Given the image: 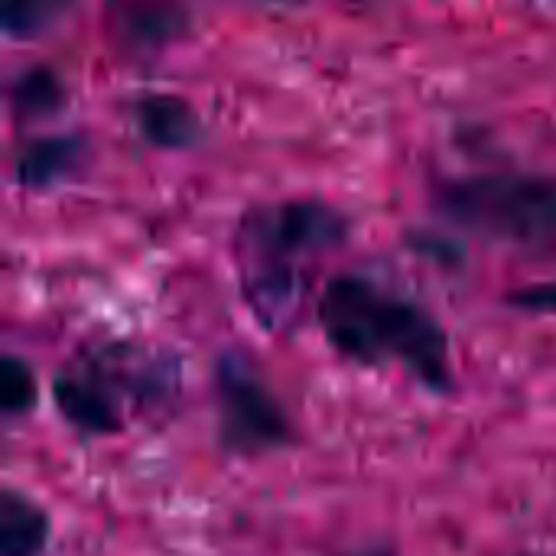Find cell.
Wrapping results in <instances>:
<instances>
[{
    "label": "cell",
    "mask_w": 556,
    "mask_h": 556,
    "mask_svg": "<svg viewBox=\"0 0 556 556\" xmlns=\"http://www.w3.org/2000/svg\"><path fill=\"white\" fill-rule=\"evenodd\" d=\"M85 160V143L78 137H65V134H52V137H39L29 140L26 147H20L16 153V182L23 189H52L65 179H72L78 173V163Z\"/></svg>",
    "instance_id": "ba28073f"
},
{
    "label": "cell",
    "mask_w": 556,
    "mask_h": 556,
    "mask_svg": "<svg viewBox=\"0 0 556 556\" xmlns=\"http://www.w3.org/2000/svg\"><path fill=\"white\" fill-rule=\"evenodd\" d=\"M75 0H3V33L7 39H36L49 33Z\"/></svg>",
    "instance_id": "8fae6325"
},
{
    "label": "cell",
    "mask_w": 556,
    "mask_h": 556,
    "mask_svg": "<svg viewBox=\"0 0 556 556\" xmlns=\"http://www.w3.org/2000/svg\"><path fill=\"white\" fill-rule=\"evenodd\" d=\"M49 515L26 492L7 485L0 495V556H42L49 547Z\"/></svg>",
    "instance_id": "9c48e42d"
},
{
    "label": "cell",
    "mask_w": 556,
    "mask_h": 556,
    "mask_svg": "<svg viewBox=\"0 0 556 556\" xmlns=\"http://www.w3.org/2000/svg\"><path fill=\"white\" fill-rule=\"evenodd\" d=\"M365 556H391V554H365Z\"/></svg>",
    "instance_id": "5bb4252c"
},
{
    "label": "cell",
    "mask_w": 556,
    "mask_h": 556,
    "mask_svg": "<svg viewBox=\"0 0 556 556\" xmlns=\"http://www.w3.org/2000/svg\"><path fill=\"white\" fill-rule=\"evenodd\" d=\"M134 124L137 134L160 150H186L202 137L199 114L189 101L173 94H143L134 101Z\"/></svg>",
    "instance_id": "52a82bcc"
},
{
    "label": "cell",
    "mask_w": 556,
    "mask_h": 556,
    "mask_svg": "<svg viewBox=\"0 0 556 556\" xmlns=\"http://www.w3.org/2000/svg\"><path fill=\"white\" fill-rule=\"evenodd\" d=\"M349 238V218L319 199L254 205L235 231L238 287L251 316L270 329H290L306 303L309 264Z\"/></svg>",
    "instance_id": "7a4b0ae2"
},
{
    "label": "cell",
    "mask_w": 556,
    "mask_h": 556,
    "mask_svg": "<svg viewBox=\"0 0 556 556\" xmlns=\"http://www.w3.org/2000/svg\"><path fill=\"white\" fill-rule=\"evenodd\" d=\"M36 397H39V388H36L33 368L23 358L7 355L3 368H0V410H3V417L7 420L26 417L36 407Z\"/></svg>",
    "instance_id": "7c38bea8"
},
{
    "label": "cell",
    "mask_w": 556,
    "mask_h": 556,
    "mask_svg": "<svg viewBox=\"0 0 556 556\" xmlns=\"http://www.w3.org/2000/svg\"><path fill=\"white\" fill-rule=\"evenodd\" d=\"M108 20L130 49H160L186 26V0H108Z\"/></svg>",
    "instance_id": "8992f818"
},
{
    "label": "cell",
    "mask_w": 556,
    "mask_h": 556,
    "mask_svg": "<svg viewBox=\"0 0 556 556\" xmlns=\"http://www.w3.org/2000/svg\"><path fill=\"white\" fill-rule=\"evenodd\" d=\"M508 303L515 309H525V313H556V280H544V283H531L525 290H515L508 296Z\"/></svg>",
    "instance_id": "4fadbf2b"
},
{
    "label": "cell",
    "mask_w": 556,
    "mask_h": 556,
    "mask_svg": "<svg viewBox=\"0 0 556 556\" xmlns=\"http://www.w3.org/2000/svg\"><path fill=\"white\" fill-rule=\"evenodd\" d=\"M65 104V88L55 72L29 68L10 88V108L20 121H42L59 114Z\"/></svg>",
    "instance_id": "30bf717a"
},
{
    "label": "cell",
    "mask_w": 556,
    "mask_h": 556,
    "mask_svg": "<svg viewBox=\"0 0 556 556\" xmlns=\"http://www.w3.org/2000/svg\"><path fill=\"white\" fill-rule=\"evenodd\" d=\"M437 212L459 231L521 251L556 248V176L472 173L437 189Z\"/></svg>",
    "instance_id": "277c9868"
},
{
    "label": "cell",
    "mask_w": 556,
    "mask_h": 556,
    "mask_svg": "<svg viewBox=\"0 0 556 556\" xmlns=\"http://www.w3.org/2000/svg\"><path fill=\"white\" fill-rule=\"evenodd\" d=\"M218 440L235 456H261L293 440V424L257 365L241 352H225L215 365Z\"/></svg>",
    "instance_id": "5b68a950"
},
{
    "label": "cell",
    "mask_w": 556,
    "mask_h": 556,
    "mask_svg": "<svg viewBox=\"0 0 556 556\" xmlns=\"http://www.w3.org/2000/svg\"><path fill=\"white\" fill-rule=\"evenodd\" d=\"M179 362L134 342H101L75 352L52 381L59 417L81 437H121L160 420L179 397Z\"/></svg>",
    "instance_id": "3957f363"
},
{
    "label": "cell",
    "mask_w": 556,
    "mask_h": 556,
    "mask_svg": "<svg viewBox=\"0 0 556 556\" xmlns=\"http://www.w3.org/2000/svg\"><path fill=\"white\" fill-rule=\"evenodd\" d=\"M316 319L336 355L365 368H397L430 394L453 391L450 336L407 293L362 274H339L323 287Z\"/></svg>",
    "instance_id": "6da1fadb"
}]
</instances>
